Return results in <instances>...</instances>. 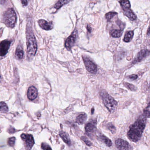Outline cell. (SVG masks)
<instances>
[{
	"label": "cell",
	"instance_id": "obj_1",
	"mask_svg": "<svg viewBox=\"0 0 150 150\" xmlns=\"http://www.w3.org/2000/svg\"><path fill=\"white\" fill-rule=\"evenodd\" d=\"M146 117L142 115L130 127L128 132V138L133 142H137L140 140L146 125Z\"/></svg>",
	"mask_w": 150,
	"mask_h": 150
},
{
	"label": "cell",
	"instance_id": "obj_2",
	"mask_svg": "<svg viewBox=\"0 0 150 150\" xmlns=\"http://www.w3.org/2000/svg\"><path fill=\"white\" fill-rule=\"evenodd\" d=\"M27 57L29 60H32L36 53L38 45L35 37L33 31L31 20L27 22L26 29Z\"/></svg>",
	"mask_w": 150,
	"mask_h": 150
},
{
	"label": "cell",
	"instance_id": "obj_3",
	"mask_svg": "<svg viewBox=\"0 0 150 150\" xmlns=\"http://www.w3.org/2000/svg\"><path fill=\"white\" fill-rule=\"evenodd\" d=\"M100 95L102 99L104 105L108 110L110 112H114L118 106L117 102L105 90L101 91L100 92Z\"/></svg>",
	"mask_w": 150,
	"mask_h": 150
},
{
	"label": "cell",
	"instance_id": "obj_4",
	"mask_svg": "<svg viewBox=\"0 0 150 150\" xmlns=\"http://www.w3.org/2000/svg\"><path fill=\"white\" fill-rule=\"evenodd\" d=\"M17 19L16 13L13 8H8L3 15V23L6 26L10 28H13Z\"/></svg>",
	"mask_w": 150,
	"mask_h": 150
},
{
	"label": "cell",
	"instance_id": "obj_5",
	"mask_svg": "<svg viewBox=\"0 0 150 150\" xmlns=\"http://www.w3.org/2000/svg\"><path fill=\"white\" fill-rule=\"evenodd\" d=\"M119 2L125 15L132 21L136 20L137 16L131 10L129 0H121Z\"/></svg>",
	"mask_w": 150,
	"mask_h": 150
},
{
	"label": "cell",
	"instance_id": "obj_6",
	"mask_svg": "<svg viewBox=\"0 0 150 150\" xmlns=\"http://www.w3.org/2000/svg\"><path fill=\"white\" fill-rule=\"evenodd\" d=\"M83 60L87 71L92 74H96L97 71L96 64L87 56H83Z\"/></svg>",
	"mask_w": 150,
	"mask_h": 150
},
{
	"label": "cell",
	"instance_id": "obj_7",
	"mask_svg": "<svg viewBox=\"0 0 150 150\" xmlns=\"http://www.w3.org/2000/svg\"><path fill=\"white\" fill-rule=\"evenodd\" d=\"M78 31L75 29L71 35L66 39L65 42V47L67 49L71 50L72 48L74 46L78 37Z\"/></svg>",
	"mask_w": 150,
	"mask_h": 150
},
{
	"label": "cell",
	"instance_id": "obj_8",
	"mask_svg": "<svg viewBox=\"0 0 150 150\" xmlns=\"http://www.w3.org/2000/svg\"><path fill=\"white\" fill-rule=\"evenodd\" d=\"M21 138L24 142L26 149L31 150L35 144V140L32 135L31 134H22L21 135Z\"/></svg>",
	"mask_w": 150,
	"mask_h": 150
},
{
	"label": "cell",
	"instance_id": "obj_9",
	"mask_svg": "<svg viewBox=\"0 0 150 150\" xmlns=\"http://www.w3.org/2000/svg\"><path fill=\"white\" fill-rule=\"evenodd\" d=\"M12 43L11 40H5L0 44V54L1 56H4L6 55Z\"/></svg>",
	"mask_w": 150,
	"mask_h": 150
},
{
	"label": "cell",
	"instance_id": "obj_10",
	"mask_svg": "<svg viewBox=\"0 0 150 150\" xmlns=\"http://www.w3.org/2000/svg\"><path fill=\"white\" fill-rule=\"evenodd\" d=\"M115 145L117 148L119 150H132L133 149L132 147L126 141L119 139L115 141Z\"/></svg>",
	"mask_w": 150,
	"mask_h": 150
},
{
	"label": "cell",
	"instance_id": "obj_11",
	"mask_svg": "<svg viewBox=\"0 0 150 150\" xmlns=\"http://www.w3.org/2000/svg\"><path fill=\"white\" fill-rule=\"evenodd\" d=\"M150 53V51L148 50H142L137 55V57L135 58V60L133 61V63H137L140 62L143 59L148 56Z\"/></svg>",
	"mask_w": 150,
	"mask_h": 150
},
{
	"label": "cell",
	"instance_id": "obj_12",
	"mask_svg": "<svg viewBox=\"0 0 150 150\" xmlns=\"http://www.w3.org/2000/svg\"><path fill=\"white\" fill-rule=\"evenodd\" d=\"M38 95L37 90L34 86H31L28 89L27 92V97L31 101H33L37 97Z\"/></svg>",
	"mask_w": 150,
	"mask_h": 150
},
{
	"label": "cell",
	"instance_id": "obj_13",
	"mask_svg": "<svg viewBox=\"0 0 150 150\" xmlns=\"http://www.w3.org/2000/svg\"><path fill=\"white\" fill-rule=\"evenodd\" d=\"M38 24L41 28L46 31L52 30L53 27L52 22H48L44 19H40L38 21Z\"/></svg>",
	"mask_w": 150,
	"mask_h": 150
},
{
	"label": "cell",
	"instance_id": "obj_14",
	"mask_svg": "<svg viewBox=\"0 0 150 150\" xmlns=\"http://www.w3.org/2000/svg\"><path fill=\"white\" fill-rule=\"evenodd\" d=\"M24 52L21 45H19L16 49L15 53V57L18 60H22L24 58Z\"/></svg>",
	"mask_w": 150,
	"mask_h": 150
},
{
	"label": "cell",
	"instance_id": "obj_15",
	"mask_svg": "<svg viewBox=\"0 0 150 150\" xmlns=\"http://www.w3.org/2000/svg\"><path fill=\"white\" fill-rule=\"evenodd\" d=\"M60 137H61L63 140L66 144H67L68 145H70L71 144V141L70 140V138H69V135L67 133H65V132L61 131L60 133Z\"/></svg>",
	"mask_w": 150,
	"mask_h": 150
},
{
	"label": "cell",
	"instance_id": "obj_16",
	"mask_svg": "<svg viewBox=\"0 0 150 150\" xmlns=\"http://www.w3.org/2000/svg\"><path fill=\"white\" fill-rule=\"evenodd\" d=\"M87 115L85 113L80 114L76 118V122L79 124H83L87 119Z\"/></svg>",
	"mask_w": 150,
	"mask_h": 150
},
{
	"label": "cell",
	"instance_id": "obj_17",
	"mask_svg": "<svg viewBox=\"0 0 150 150\" xmlns=\"http://www.w3.org/2000/svg\"><path fill=\"white\" fill-rule=\"evenodd\" d=\"M72 0H59L58 2L55 4L54 6V8L56 10H58L60 8L63 6L64 5L68 4V3L72 1Z\"/></svg>",
	"mask_w": 150,
	"mask_h": 150
},
{
	"label": "cell",
	"instance_id": "obj_18",
	"mask_svg": "<svg viewBox=\"0 0 150 150\" xmlns=\"http://www.w3.org/2000/svg\"><path fill=\"white\" fill-rule=\"evenodd\" d=\"M96 129V127L95 125L93 123H89L86 124L85 127V130L86 133L91 134L92 133H94Z\"/></svg>",
	"mask_w": 150,
	"mask_h": 150
},
{
	"label": "cell",
	"instance_id": "obj_19",
	"mask_svg": "<svg viewBox=\"0 0 150 150\" xmlns=\"http://www.w3.org/2000/svg\"><path fill=\"white\" fill-rule=\"evenodd\" d=\"M133 35H134V32L133 31H131L126 32L123 38V41L126 42H129L133 39Z\"/></svg>",
	"mask_w": 150,
	"mask_h": 150
},
{
	"label": "cell",
	"instance_id": "obj_20",
	"mask_svg": "<svg viewBox=\"0 0 150 150\" xmlns=\"http://www.w3.org/2000/svg\"><path fill=\"white\" fill-rule=\"evenodd\" d=\"M99 139L100 140H101L107 146L109 147L112 146V143L111 140H110L108 138L104 136V135H99Z\"/></svg>",
	"mask_w": 150,
	"mask_h": 150
},
{
	"label": "cell",
	"instance_id": "obj_21",
	"mask_svg": "<svg viewBox=\"0 0 150 150\" xmlns=\"http://www.w3.org/2000/svg\"><path fill=\"white\" fill-rule=\"evenodd\" d=\"M111 36L112 37L119 38L121 36L122 34V30H114L111 31Z\"/></svg>",
	"mask_w": 150,
	"mask_h": 150
},
{
	"label": "cell",
	"instance_id": "obj_22",
	"mask_svg": "<svg viewBox=\"0 0 150 150\" xmlns=\"http://www.w3.org/2000/svg\"><path fill=\"white\" fill-rule=\"evenodd\" d=\"M123 84L126 88H127L128 89L130 90L131 91H136L138 90V88L135 85L132 84H130V83L125 82H124Z\"/></svg>",
	"mask_w": 150,
	"mask_h": 150
},
{
	"label": "cell",
	"instance_id": "obj_23",
	"mask_svg": "<svg viewBox=\"0 0 150 150\" xmlns=\"http://www.w3.org/2000/svg\"><path fill=\"white\" fill-rule=\"evenodd\" d=\"M8 108L6 103L4 102H1V112L3 113H6L8 112Z\"/></svg>",
	"mask_w": 150,
	"mask_h": 150
},
{
	"label": "cell",
	"instance_id": "obj_24",
	"mask_svg": "<svg viewBox=\"0 0 150 150\" xmlns=\"http://www.w3.org/2000/svg\"><path fill=\"white\" fill-rule=\"evenodd\" d=\"M116 15H117V13L116 12H109L105 15V18L109 22Z\"/></svg>",
	"mask_w": 150,
	"mask_h": 150
},
{
	"label": "cell",
	"instance_id": "obj_25",
	"mask_svg": "<svg viewBox=\"0 0 150 150\" xmlns=\"http://www.w3.org/2000/svg\"><path fill=\"white\" fill-rule=\"evenodd\" d=\"M144 114L146 118H150V103L149 105L144 109Z\"/></svg>",
	"mask_w": 150,
	"mask_h": 150
},
{
	"label": "cell",
	"instance_id": "obj_26",
	"mask_svg": "<svg viewBox=\"0 0 150 150\" xmlns=\"http://www.w3.org/2000/svg\"><path fill=\"white\" fill-rule=\"evenodd\" d=\"M107 127H108V128L109 129L110 131L111 132V133L114 134L116 132V128L115 126H114V124L111 122H110V123H108L107 125Z\"/></svg>",
	"mask_w": 150,
	"mask_h": 150
},
{
	"label": "cell",
	"instance_id": "obj_27",
	"mask_svg": "<svg viewBox=\"0 0 150 150\" xmlns=\"http://www.w3.org/2000/svg\"><path fill=\"white\" fill-rule=\"evenodd\" d=\"M15 138L14 137L10 138L8 139V145L11 147H13L15 143Z\"/></svg>",
	"mask_w": 150,
	"mask_h": 150
},
{
	"label": "cell",
	"instance_id": "obj_28",
	"mask_svg": "<svg viewBox=\"0 0 150 150\" xmlns=\"http://www.w3.org/2000/svg\"><path fill=\"white\" fill-rule=\"evenodd\" d=\"M41 147H42V149H43V150H49V149L51 150L52 149V148L50 147L46 143H42Z\"/></svg>",
	"mask_w": 150,
	"mask_h": 150
},
{
	"label": "cell",
	"instance_id": "obj_29",
	"mask_svg": "<svg viewBox=\"0 0 150 150\" xmlns=\"http://www.w3.org/2000/svg\"><path fill=\"white\" fill-rule=\"evenodd\" d=\"M82 139L83 141H84L85 143V144H86L87 145L89 146H91V143L89 140H87L86 138H85V137H83V138H82Z\"/></svg>",
	"mask_w": 150,
	"mask_h": 150
},
{
	"label": "cell",
	"instance_id": "obj_30",
	"mask_svg": "<svg viewBox=\"0 0 150 150\" xmlns=\"http://www.w3.org/2000/svg\"><path fill=\"white\" fill-rule=\"evenodd\" d=\"M129 78L133 80H135L137 79L138 78V76L136 74H132V75H130L128 76Z\"/></svg>",
	"mask_w": 150,
	"mask_h": 150
},
{
	"label": "cell",
	"instance_id": "obj_31",
	"mask_svg": "<svg viewBox=\"0 0 150 150\" xmlns=\"http://www.w3.org/2000/svg\"><path fill=\"white\" fill-rule=\"evenodd\" d=\"M21 1V3L23 6H26L28 4V1L27 0H20Z\"/></svg>",
	"mask_w": 150,
	"mask_h": 150
},
{
	"label": "cell",
	"instance_id": "obj_32",
	"mask_svg": "<svg viewBox=\"0 0 150 150\" xmlns=\"http://www.w3.org/2000/svg\"><path fill=\"white\" fill-rule=\"evenodd\" d=\"M8 131L9 133H14L15 132V128H13L12 127H10V128L8 129Z\"/></svg>",
	"mask_w": 150,
	"mask_h": 150
},
{
	"label": "cell",
	"instance_id": "obj_33",
	"mask_svg": "<svg viewBox=\"0 0 150 150\" xmlns=\"http://www.w3.org/2000/svg\"><path fill=\"white\" fill-rule=\"evenodd\" d=\"M87 29L89 33H91L92 31V28L90 25H87Z\"/></svg>",
	"mask_w": 150,
	"mask_h": 150
},
{
	"label": "cell",
	"instance_id": "obj_34",
	"mask_svg": "<svg viewBox=\"0 0 150 150\" xmlns=\"http://www.w3.org/2000/svg\"><path fill=\"white\" fill-rule=\"evenodd\" d=\"M147 36H150V26H149V27H148V29H147Z\"/></svg>",
	"mask_w": 150,
	"mask_h": 150
},
{
	"label": "cell",
	"instance_id": "obj_35",
	"mask_svg": "<svg viewBox=\"0 0 150 150\" xmlns=\"http://www.w3.org/2000/svg\"><path fill=\"white\" fill-rule=\"evenodd\" d=\"M6 2V0H1V5H3Z\"/></svg>",
	"mask_w": 150,
	"mask_h": 150
},
{
	"label": "cell",
	"instance_id": "obj_36",
	"mask_svg": "<svg viewBox=\"0 0 150 150\" xmlns=\"http://www.w3.org/2000/svg\"><path fill=\"white\" fill-rule=\"evenodd\" d=\"M94 108H92V110H91L92 114H93V113H94Z\"/></svg>",
	"mask_w": 150,
	"mask_h": 150
}]
</instances>
